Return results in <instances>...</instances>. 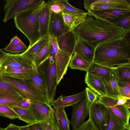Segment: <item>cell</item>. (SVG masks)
I'll use <instances>...</instances> for the list:
<instances>
[{
    "instance_id": "12",
    "label": "cell",
    "mask_w": 130,
    "mask_h": 130,
    "mask_svg": "<svg viewBox=\"0 0 130 130\" xmlns=\"http://www.w3.org/2000/svg\"><path fill=\"white\" fill-rule=\"evenodd\" d=\"M36 67L21 54L6 53L2 61L1 69L15 68H31Z\"/></svg>"
},
{
    "instance_id": "11",
    "label": "cell",
    "mask_w": 130,
    "mask_h": 130,
    "mask_svg": "<svg viewBox=\"0 0 130 130\" xmlns=\"http://www.w3.org/2000/svg\"><path fill=\"white\" fill-rule=\"evenodd\" d=\"M89 103L86 97L72 106L73 110L70 120L73 129L81 125L89 115Z\"/></svg>"
},
{
    "instance_id": "20",
    "label": "cell",
    "mask_w": 130,
    "mask_h": 130,
    "mask_svg": "<svg viewBox=\"0 0 130 130\" xmlns=\"http://www.w3.org/2000/svg\"><path fill=\"white\" fill-rule=\"evenodd\" d=\"M56 39L61 50L73 55L76 41V36L74 31H69L57 37Z\"/></svg>"
},
{
    "instance_id": "27",
    "label": "cell",
    "mask_w": 130,
    "mask_h": 130,
    "mask_svg": "<svg viewBox=\"0 0 130 130\" xmlns=\"http://www.w3.org/2000/svg\"><path fill=\"white\" fill-rule=\"evenodd\" d=\"M55 117L58 126L60 130H70L71 122L69 119L64 108L54 109Z\"/></svg>"
},
{
    "instance_id": "52",
    "label": "cell",
    "mask_w": 130,
    "mask_h": 130,
    "mask_svg": "<svg viewBox=\"0 0 130 130\" xmlns=\"http://www.w3.org/2000/svg\"><path fill=\"white\" fill-rule=\"evenodd\" d=\"M0 130H5V128H4L1 127L0 128Z\"/></svg>"
},
{
    "instance_id": "40",
    "label": "cell",
    "mask_w": 130,
    "mask_h": 130,
    "mask_svg": "<svg viewBox=\"0 0 130 130\" xmlns=\"http://www.w3.org/2000/svg\"><path fill=\"white\" fill-rule=\"evenodd\" d=\"M114 25L125 31H130V15L122 18Z\"/></svg>"
},
{
    "instance_id": "34",
    "label": "cell",
    "mask_w": 130,
    "mask_h": 130,
    "mask_svg": "<svg viewBox=\"0 0 130 130\" xmlns=\"http://www.w3.org/2000/svg\"><path fill=\"white\" fill-rule=\"evenodd\" d=\"M51 43L49 41L37 55L34 64L37 68L50 56V47Z\"/></svg>"
},
{
    "instance_id": "15",
    "label": "cell",
    "mask_w": 130,
    "mask_h": 130,
    "mask_svg": "<svg viewBox=\"0 0 130 130\" xmlns=\"http://www.w3.org/2000/svg\"><path fill=\"white\" fill-rule=\"evenodd\" d=\"M37 69V73L31 75L23 82L29 88L45 96L47 99V90L44 77L42 72Z\"/></svg>"
},
{
    "instance_id": "38",
    "label": "cell",
    "mask_w": 130,
    "mask_h": 130,
    "mask_svg": "<svg viewBox=\"0 0 130 130\" xmlns=\"http://www.w3.org/2000/svg\"><path fill=\"white\" fill-rule=\"evenodd\" d=\"M0 116L5 117L11 119H19V118L18 115L12 108L0 105Z\"/></svg>"
},
{
    "instance_id": "18",
    "label": "cell",
    "mask_w": 130,
    "mask_h": 130,
    "mask_svg": "<svg viewBox=\"0 0 130 130\" xmlns=\"http://www.w3.org/2000/svg\"><path fill=\"white\" fill-rule=\"evenodd\" d=\"M38 72V70L36 67L31 68L1 69L0 68V74L2 76L17 79L23 81Z\"/></svg>"
},
{
    "instance_id": "46",
    "label": "cell",
    "mask_w": 130,
    "mask_h": 130,
    "mask_svg": "<svg viewBox=\"0 0 130 130\" xmlns=\"http://www.w3.org/2000/svg\"><path fill=\"white\" fill-rule=\"evenodd\" d=\"M5 130H20V126L10 123L6 128Z\"/></svg>"
},
{
    "instance_id": "49",
    "label": "cell",
    "mask_w": 130,
    "mask_h": 130,
    "mask_svg": "<svg viewBox=\"0 0 130 130\" xmlns=\"http://www.w3.org/2000/svg\"><path fill=\"white\" fill-rule=\"evenodd\" d=\"M20 130H29L28 125L20 126Z\"/></svg>"
},
{
    "instance_id": "44",
    "label": "cell",
    "mask_w": 130,
    "mask_h": 130,
    "mask_svg": "<svg viewBox=\"0 0 130 130\" xmlns=\"http://www.w3.org/2000/svg\"><path fill=\"white\" fill-rule=\"evenodd\" d=\"M27 125L29 130H43L40 122H37Z\"/></svg>"
},
{
    "instance_id": "35",
    "label": "cell",
    "mask_w": 130,
    "mask_h": 130,
    "mask_svg": "<svg viewBox=\"0 0 130 130\" xmlns=\"http://www.w3.org/2000/svg\"><path fill=\"white\" fill-rule=\"evenodd\" d=\"M118 88L122 97L130 99V79H118Z\"/></svg>"
},
{
    "instance_id": "37",
    "label": "cell",
    "mask_w": 130,
    "mask_h": 130,
    "mask_svg": "<svg viewBox=\"0 0 130 130\" xmlns=\"http://www.w3.org/2000/svg\"><path fill=\"white\" fill-rule=\"evenodd\" d=\"M118 79H130V64L120 66L116 68Z\"/></svg>"
},
{
    "instance_id": "28",
    "label": "cell",
    "mask_w": 130,
    "mask_h": 130,
    "mask_svg": "<svg viewBox=\"0 0 130 130\" xmlns=\"http://www.w3.org/2000/svg\"><path fill=\"white\" fill-rule=\"evenodd\" d=\"M91 63L87 61L77 53L74 52L70 60L68 67L71 69L87 71Z\"/></svg>"
},
{
    "instance_id": "6",
    "label": "cell",
    "mask_w": 130,
    "mask_h": 130,
    "mask_svg": "<svg viewBox=\"0 0 130 130\" xmlns=\"http://www.w3.org/2000/svg\"><path fill=\"white\" fill-rule=\"evenodd\" d=\"M4 6V17L3 20L6 22L14 18L22 12L38 7L43 0H6Z\"/></svg>"
},
{
    "instance_id": "22",
    "label": "cell",
    "mask_w": 130,
    "mask_h": 130,
    "mask_svg": "<svg viewBox=\"0 0 130 130\" xmlns=\"http://www.w3.org/2000/svg\"><path fill=\"white\" fill-rule=\"evenodd\" d=\"M49 40L48 35L42 37L31 46L28 47L27 50L21 54L26 59L34 64L37 55Z\"/></svg>"
},
{
    "instance_id": "51",
    "label": "cell",
    "mask_w": 130,
    "mask_h": 130,
    "mask_svg": "<svg viewBox=\"0 0 130 130\" xmlns=\"http://www.w3.org/2000/svg\"><path fill=\"white\" fill-rule=\"evenodd\" d=\"M3 59V58H2V59H0V68H1V64L2 61V60Z\"/></svg>"
},
{
    "instance_id": "33",
    "label": "cell",
    "mask_w": 130,
    "mask_h": 130,
    "mask_svg": "<svg viewBox=\"0 0 130 130\" xmlns=\"http://www.w3.org/2000/svg\"><path fill=\"white\" fill-rule=\"evenodd\" d=\"M24 98L21 96L10 95L0 96V105L11 108L17 106L18 103Z\"/></svg>"
},
{
    "instance_id": "19",
    "label": "cell",
    "mask_w": 130,
    "mask_h": 130,
    "mask_svg": "<svg viewBox=\"0 0 130 130\" xmlns=\"http://www.w3.org/2000/svg\"><path fill=\"white\" fill-rule=\"evenodd\" d=\"M107 92V95L115 98H122L118 90V78L116 68L112 69L110 73L102 78Z\"/></svg>"
},
{
    "instance_id": "16",
    "label": "cell",
    "mask_w": 130,
    "mask_h": 130,
    "mask_svg": "<svg viewBox=\"0 0 130 130\" xmlns=\"http://www.w3.org/2000/svg\"><path fill=\"white\" fill-rule=\"evenodd\" d=\"M54 0L43 1L39 17L40 38L48 35V28L52 12L51 6Z\"/></svg>"
},
{
    "instance_id": "32",
    "label": "cell",
    "mask_w": 130,
    "mask_h": 130,
    "mask_svg": "<svg viewBox=\"0 0 130 130\" xmlns=\"http://www.w3.org/2000/svg\"><path fill=\"white\" fill-rule=\"evenodd\" d=\"M108 121L105 130H122L125 126L121 120L108 108Z\"/></svg>"
},
{
    "instance_id": "3",
    "label": "cell",
    "mask_w": 130,
    "mask_h": 130,
    "mask_svg": "<svg viewBox=\"0 0 130 130\" xmlns=\"http://www.w3.org/2000/svg\"><path fill=\"white\" fill-rule=\"evenodd\" d=\"M43 1L37 7L19 13L14 18L16 28L28 39L29 42L28 47L32 46L40 38L39 18Z\"/></svg>"
},
{
    "instance_id": "42",
    "label": "cell",
    "mask_w": 130,
    "mask_h": 130,
    "mask_svg": "<svg viewBox=\"0 0 130 130\" xmlns=\"http://www.w3.org/2000/svg\"><path fill=\"white\" fill-rule=\"evenodd\" d=\"M72 130H97L92 122L89 119L79 127Z\"/></svg>"
},
{
    "instance_id": "23",
    "label": "cell",
    "mask_w": 130,
    "mask_h": 130,
    "mask_svg": "<svg viewBox=\"0 0 130 130\" xmlns=\"http://www.w3.org/2000/svg\"><path fill=\"white\" fill-rule=\"evenodd\" d=\"M85 83L99 96L107 95L104 83L102 78L92 75L87 72L85 77Z\"/></svg>"
},
{
    "instance_id": "25",
    "label": "cell",
    "mask_w": 130,
    "mask_h": 130,
    "mask_svg": "<svg viewBox=\"0 0 130 130\" xmlns=\"http://www.w3.org/2000/svg\"><path fill=\"white\" fill-rule=\"evenodd\" d=\"M62 14L65 23L70 30L74 31L79 25L84 21L87 13L82 14H70L62 13Z\"/></svg>"
},
{
    "instance_id": "24",
    "label": "cell",
    "mask_w": 130,
    "mask_h": 130,
    "mask_svg": "<svg viewBox=\"0 0 130 130\" xmlns=\"http://www.w3.org/2000/svg\"><path fill=\"white\" fill-rule=\"evenodd\" d=\"M128 7H130V0H116L113 2L92 6L89 7L87 11L112 10Z\"/></svg>"
},
{
    "instance_id": "4",
    "label": "cell",
    "mask_w": 130,
    "mask_h": 130,
    "mask_svg": "<svg viewBox=\"0 0 130 130\" xmlns=\"http://www.w3.org/2000/svg\"><path fill=\"white\" fill-rule=\"evenodd\" d=\"M130 100L105 95L99 96L98 100L118 117L126 126L129 125Z\"/></svg>"
},
{
    "instance_id": "7",
    "label": "cell",
    "mask_w": 130,
    "mask_h": 130,
    "mask_svg": "<svg viewBox=\"0 0 130 130\" xmlns=\"http://www.w3.org/2000/svg\"><path fill=\"white\" fill-rule=\"evenodd\" d=\"M98 99L89 105V118L97 130H105L108 121V108Z\"/></svg>"
},
{
    "instance_id": "31",
    "label": "cell",
    "mask_w": 130,
    "mask_h": 130,
    "mask_svg": "<svg viewBox=\"0 0 130 130\" xmlns=\"http://www.w3.org/2000/svg\"><path fill=\"white\" fill-rule=\"evenodd\" d=\"M53 4L57 5L60 7L62 12L70 14H85L84 11L76 8L69 4L67 0H54Z\"/></svg>"
},
{
    "instance_id": "9",
    "label": "cell",
    "mask_w": 130,
    "mask_h": 130,
    "mask_svg": "<svg viewBox=\"0 0 130 130\" xmlns=\"http://www.w3.org/2000/svg\"><path fill=\"white\" fill-rule=\"evenodd\" d=\"M53 47L55 53L54 59L57 86L66 74L70 61L73 55L61 50L58 46Z\"/></svg>"
},
{
    "instance_id": "13",
    "label": "cell",
    "mask_w": 130,
    "mask_h": 130,
    "mask_svg": "<svg viewBox=\"0 0 130 130\" xmlns=\"http://www.w3.org/2000/svg\"><path fill=\"white\" fill-rule=\"evenodd\" d=\"M29 108L38 122L45 121L55 116L54 110L48 103L31 101Z\"/></svg>"
},
{
    "instance_id": "5",
    "label": "cell",
    "mask_w": 130,
    "mask_h": 130,
    "mask_svg": "<svg viewBox=\"0 0 130 130\" xmlns=\"http://www.w3.org/2000/svg\"><path fill=\"white\" fill-rule=\"evenodd\" d=\"M54 58L50 56L37 68L42 72L47 90L48 103L55 100L57 86L56 70Z\"/></svg>"
},
{
    "instance_id": "29",
    "label": "cell",
    "mask_w": 130,
    "mask_h": 130,
    "mask_svg": "<svg viewBox=\"0 0 130 130\" xmlns=\"http://www.w3.org/2000/svg\"><path fill=\"white\" fill-rule=\"evenodd\" d=\"M112 69L93 62L91 64L87 72L94 76L103 78L108 75Z\"/></svg>"
},
{
    "instance_id": "1",
    "label": "cell",
    "mask_w": 130,
    "mask_h": 130,
    "mask_svg": "<svg viewBox=\"0 0 130 130\" xmlns=\"http://www.w3.org/2000/svg\"><path fill=\"white\" fill-rule=\"evenodd\" d=\"M74 31L76 37L80 36L96 47L105 42L123 36L127 32L113 24L87 15L84 21Z\"/></svg>"
},
{
    "instance_id": "36",
    "label": "cell",
    "mask_w": 130,
    "mask_h": 130,
    "mask_svg": "<svg viewBox=\"0 0 130 130\" xmlns=\"http://www.w3.org/2000/svg\"><path fill=\"white\" fill-rule=\"evenodd\" d=\"M10 95L20 96L11 86L3 80L0 74V96Z\"/></svg>"
},
{
    "instance_id": "50",
    "label": "cell",
    "mask_w": 130,
    "mask_h": 130,
    "mask_svg": "<svg viewBox=\"0 0 130 130\" xmlns=\"http://www.w3.org/2000/svg\"><path fill=\"white\" fill-rule=\"evenodd\" d=\"M122 130H130V125L128 126H125Z\"/></svg>"
},
{
    "instance_id": "17",
    "label": "cell",
    "mask_w": 130,
    "mask_h": 130,
    "mask_svg": "<svg viewBox=\"0 0 130 130\" xmlns=\"http://www.w3.org/2000/svg\"><path fill=\"white\" fill-rule=\"evenodd\" d=\"M96 48L78 36L76 37L74 53L76 52L87 61L91 63L93 62Z\"/></svg>"
},
{
    "instance_id": "8",
    "label": "cell",
    "mask_w": 130,
    "mask_h": 130,
    "mask_svg": "<svg viewBox=\"0 0 130 130\" xmlns=\"http://www.w3.org/2000/svg\"><path fill=\"white\" fill-rule=\"evenodd\" d=\"M2 77L4 81L11 86L24 98L32 102L48 103L45 96L31 89L23 81L8 77Z\"/></svg>"
},
{
    "instance_id": "41",
    "label": "cell",
    "mask_w": 130,
    "mask_h": 130,
    "mask_svg": "<svg viewBox=\"0 0 130 130\" xmlns=\"http://www.w3.org/2000/svg\"><path fill=\"white\" fill-rule=\"evenodd\" d=\"M86 97L89 103H92L98 99L99 95L89 87L86 88Z\"/></svg>"
},
{
    "instance_id": "39",
    "label": "cell",
    "mask_w": 130,
    "mask_h": 130,
    "mask_svg": "<svg viewBox=\"0 0 130 130\" xmlns=\"http://www.w3.org/2000/svg\"><path fill=\"white\" fill-rule=\"evenodd\" d=\"M40 122L43 130H60L58 126L55 116L46 121Z\"/></svg>"
},
{
    "instance_id": "26",
    "label": "cell",
    "mask_w": 130,
    "mask_h": 130,
    "mask_svg": "<svg viewBox=\"0 0 130 130\" xmlns=\"http://www.w3.org/2000/svg\"><path fill=\"white\" fill-rule=\"evenodd\" d=\"M28 48L16 35L11 39L9 43L3 49L12 54H21L24 53Z\"/></svg>"
},
{
    "instance_id": "43",
    "label": "cell",
    "mask_w": 130,
    "mask_h": 130,
    "mask_svg": "<svg viewBox=\"0 0 130 130\" xmlns=\"http://www.w3.org/2000/svg\"><path fill=\"white\" fill-rule=\"evenodd\" d=\"M31 102L30 100L24 99L18 103L17 106L22 109H27L29 108Z\"/></svg>"
},
{
    "instance_id": "10",
    "label": "cell",
    "mask_w": 130,
    "mask_h": 130,
    "mask_svg": "<svg viewBox=\"0 0 130 130\" xmlns=\"http://www.w3.org/2000/svg\"><path fill=\"white\" fill-rule=\"evenodd\" d=\"M87 15L114 24L122 18L130 15V7L112 10L88 11Z\"/></svg>"
},
{
    "instance_id": "14",
    "label": "cell",
    "mask_w": 130,
    "mask_h": 130,
    "mask_svg": "<svg viewBox=\"0 0 130 130\" xmlns=\"http://www.w3.org/2000/svg\"><path fill=\"white\" fill-rule=\"evenodd\" d=\"M70 31L64 22L62 12H52L48 28L50 37L56 38Z\"/></svg>"
},
{
    "instance_id": "30",
    "label": "cell",
    "mask_w": 130,
    "mask_h": 130,
    "mask_svg": "<svg viewBox=\"0 0 130 130\" xmlns=\"http://www.w3.org/2000/svg\"><path fill=\"white\" fill-rule=\"evenodd\" d=\"M12 108L19 116L20 120L28 124L38 122L29 108L24 109L15 106Z\"/></svg>"
},
{
    "instance_id": "45",
    "label": "cell",
    "mask_w": 130,
    "mask_h": 130,
    "mask_svg": "<svg viewBox=\"0 0 130 130\" xmlns=\"http://www.w3.org/2000/svg\"><path fill=\"white\" fill-rule=\"evenodd\" d=\"M51 10L52 12L56 13H59L62 12L61 10L60 6L53 3L51 6Z\"/></svg>"
},
{
    "instance_id": "2",
    "label": "cell",
    "mask_w": 130,
    "mask_h": 130,
    "mask_svg": "<svg viewBox=\"0 0 130 130\" xmlns=\"http://www.w3.org/2000/svg\"><path fill=\"white\" fill-rule=\"evenodd\" d=\"M130 31L123 36L98 45L93 62L111 68L130 64Z\"/></svg>"
},
{
    "instance_id": "21",
    "label": "cell",
    "mask_w": 130,
    "mask_h": 130,
    "mask_svg": "<svg viewBox=\"0 0 130 130\" xmlns=\"http://www.w3.org/2000/svg\"><path fill=\"white\" fill-rule=\"evenodd\" d=\"M86 97V92L85 90L80 93L73 95L63 96L61 95L56 100L53 101L50 105L53 107L54 109L58 108H64L69 106H72L84 99Z\"/></svg>"
},
{
    "instance_id": "47",
    "label": "cell",
    "mask_w": 130,
    "mask_h": 130,
    "mask_svg": "<svg viewBox=\"0 0 130 130\" xmlns=\"http://www.w3.org/2000/svg\"><path fill=\"white\" fill-rule=\"evenodd\" d=\"M50 56L53 57L54 58L55 53L54 48L51 44L50 47Z\"/></svg>"
},
{
    "instance_id": "48",
    "label": "cell",
    "mask_w": 130,
    "mask_h": 130,
    "mask_svg": "<svg viewBox=\"0 0 130 130\" xmlns=\"http://www.w3.org/2000/svg\"><path fill=\"white\" fill-rule=\"evenodd\" d=\"M6 53L0 49V59L3 58L5 57Z\"/></svg>"
}]
</instances>
